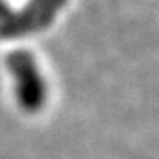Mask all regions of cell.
I'll return each instance as SVG.
<instances>
[{
  "mask_svg": "<svg viewBox=\"0 0 159 159\" xmlns=\"http://www.w3.org/2000/svg\"><path fill=\"white\" fill-rule=\"evenodd\" d=\"M6 64L12 76L18 104L29 113L39 111L46 101L48 89L34 55L27 50H14L7 55Z\"/></svg>",
  "mask_w": 159,
  "mask_h": 159,
  "instance_id": "6da1fadb",
  "label": "cell"
},
{
  "mask_svg": "<svg viewBox=\"0 0 159 159\" xmlns=\"http://www.w3.org/2000/svg\"><path fill=\"white\" fill-rule=\"evenodd\" d=\"M66 2L67 0H29L23 9L16 11L14 37L44 30L66 6Z\"/></svg>",
  "mask_w": 159,
  "mask_h": 159,
  "instance_id": "7a4b0ae2",
  "label": "cell"
}]
</instances>
